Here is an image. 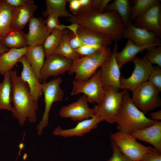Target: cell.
I'll use <instances>...</instances> for the list:
<instances>
[{"instance_id":"83f0119b","label":"cell","mask_w":161,"mask_h":161,"mask_svg":"<svg viewBox=\"0 0 161 161\" xmlns=\"http://www.w3.org/2000/svg\"><path fill=\"white\" fill-rule=\"evenodd\" d=\"M11 71L4 76L2 81L0 82V109L7 110L12 112L13 108L11 102Z\"/></svg>"},{"instance_id":"4fadbf2b","label":"cell","mask_w":161,"mask_h":161,"mask_svg":"<svg viewBox=\"0 0 161 161\" xmlns=\"http://www.w3.org/2000/svg\"><path fill=\"white\" fill-rule=\"evenodd\" d=\"M45 60L39 80L43 83L49 77L63 74L70 69L72 61L56 55L49 56Z\"/></svg>"},{"instance_id":"e575fe53","label":"cell","mask_w":161,"mask_h":161,"mask_svg":"<svg viewBox=\"0 0 161 161\" xmlns=\"http://www.w3.org/2000/svg\"><path fill=\"white\" fill-rule=\"evenodd\" d=\"M111 143L112 153L106 161H133L124 154L112 141L111 140Z\"/></svg>"},{"instance_id":"ac0fdd59","label":"cell","mask_w":161,"mask_h":161,"mask_svg":"<svg viewBox=\"0 0 161 161\" xmlns=\"http://www.w3.org/2000/svg\"><path fill=\"white\" fill-rule=\"evenodd\" d=\"M49 34L45 20L41 17H33L29 22V31L26 34L28 46H42Z\"/></svg>"},{"instance_id":"74e56055","label":"cell","mask_w":161,"mask_h":161,"mask_svg":"<svg viewBox=\"0 0 161 161\" xmlns=\"http://www.w3.org/2000/svg\"><path fill=\"white\" fill-rule=\"evenodd\" d=\"M139 161H161V152L153 148Z\"/></svg>"},{"instance_id":"44dd1931","label":"cell","mask_w":161,"mask_h":161,"mask_svg":"<svg viewBox=\"0 0 161 161\" xmlns=\"http://www.w3.org/2000/svg\"><path fill=\"white\" fill-rule=\"evenodd\" d=\"M77 34L83 45L108 46L112 41L103 34L79 26Z\"/></svg>"},{"instance_id":"3957f363","label":"cell","mask_w":161,"mask_h":161,"mask_svg":"<svg viewBox=\"0 0 161 161\" xmlns=\"http://www.w3.org/2000/svg\"><path fill=\"white\" fill-rule=\"evenodd\" d=\"M156 122L147 117L136 106L128 92L124 95L115 120L118 131L130 134Z\"/></svg>"},{"instance_id":"9c48e42d","label":"cell","mask_w":161,"mask_h":161,"mask_svg":"<svg viewBox=\"0 0 161 161\" xmlns=\"http://www.w3.org/2000/svg\"><path fill=\"white\" fill-rule=\"evenodd\" d=\"M132 92L133 103L145 114L160 106L159 92L148 81L141 84Z\"/></svg>"},{"instance_id":"ab89813d","label":"cell","mask_w":161,"mask_h":161,"mask_svg":"<svg viewBox=\"0 0 161 161\" xmlns=\"http://www.w3.org/2000/svg\"><path fill=\"white\" fill-rule=\"evenodd\" d=\"M69 4V7L70 11L74 16L78 14L80 8V5L79 0H67Z\"/></svg>"},{"instance_id":"7a4b0ae2","label":"cell","mask_w":161,"mask_h":161,"mask_svg":"<svg viewBox=\"0 0 161 161\" xmlns=\"http://www.w3.org/2000/svg\"><path fill=\"white\" fill-rule=\"evenodd\" d=\"M10 80L13 117L21 126H23L27 120L30 123H35L38 108V102L33 99L28 86L18 75L16 69L10 72Z\"/></svg>"},{"instance_id":"4dcf8cb0","label":"cell","mask_w":161,"mask_h":161,"mask_svg":"<svg viewBox=\"0 0 161 161\" xmlns=\"http://www.w3.org/2000/svg\"><path fill=\"white\" fill-rule=\"evenodd\" d=\"M65 30H54L46 38L42 45L46 58L53 54L60 44Z\"/></svg>"},{"instance_id":"484cf974","label":"cell","mask_w":161,"mask_h":161,"mask_svg":"<svg viewBox=\"0 0 161 161\" xmlns=\"http://www.w3.org/2000/svg\"><path fill=\"white\" fill-rule=\"evenodd\" d=\"M14 8L5 0H0V38L13 30L12 18Z\"/></svg>"},{"instance_id":"5bb4252c","label":"cell","mask_w":161,"mask_h":161,"mask_svg":"<svg viewBox=\"0 0 161 161\" xmlns=\"http://www.w3.org/2000/svg\"><path fill=\"white\" fill-rule=\"evenodd\" d=\"M123 37L130 40L134 44L140 46L161 45L160 38L155 33L134 26L130 21L125 29Z\"/></svg>"},{"instance_id":"1f68e13d","label":"cell","mask_w":161,"mask_h":161,"mask_svg":"<svg viewBox=\"0 0 161 161\" xmlns=\"http://www.w3.org/2000/svg\"><path fill=\"white\" fill-rule=\"evenodd\" d=\"M160 0H136L131 7L130 20L132 21L153 5L160 3Z\"/></svg>"},{"instance_id":"6da1fadb","label":"cell","mask_w":161,"mask_h":161,"mask_svg":"<svg viewBox=\"0 0 161 161\" xmlns=\"http://www.w3.org/2000/svg\"><path fill=\"white\" fill-rule=\"evenodd\" d=\"M68 21L79 27L103 34L116 43L123 38L125 28L118 14L112 11L100 13L91 10L69 18Z\"/></svg>"},{"instance_id":"8fae6325","label":"cell","mask_w":161,"mask_h":161,"mask_svg":"<svg viewBox=\"0 0 161 161\" xmlns=\"http://www.w3.org/2000/svg\"><path fill=\"white\" fill-rule=\"evenodd\" d=\"M117 51L118 46L116 43L115 42L111 55L100 67L104 90L112 89L118 92L120 88V68L115 58Z\"/></svg>"},{"instance_id":"e0dca14e","label":"cell","mask_w":161,"mask_h":161,"mask_svg":"<svg viewBox=\"0 0 161 161\" xmlns=\"http://www.w3.org/2000/svg\"><path fill=\"white\" fill-rule=\"evenodd\" d=\"M18 62L21 63L23 66L20 78L27 85L33 99L38 102L43 94L42 83L40 82L33 71L24 55L19 58Z\"/></svg>"},{"instance_id":"8992f818","label":"cell","mask_w":161,"mask_h":161,"mask_svg":"<svg viewBox=\"0 0 161 161\" xmlns=\"http://www.w3.org/2000/svg\"><path fill=\"white\" fill-rule=\"evenodd\" d=\"M104 92L100 69L87 80H74L71 95L83 94L86 97L88 103L98 104L103 100Z\"/></svg>"},{"instance_id":"ba28073f","label":"cell","mask_w":161,"mask_h":161,"mask_svg":"<svg viewBox=\"0 0 161 161\" xmlns=\"http://www.w3.org/2000/svg\"><path fill=\"white\" fill-rule=\"evenodd\" d=\"M110 139L124 154L133 161H139L153 148L138 142L131 134L119 131L112 134Z\"/></svg>"},{"instance_id":"603a6c76","label":"cell","mask_w":161,"mask_h":161,"mask_svg":"<svg viewBox=\"0 0 161 161\" xmlns=\"http://www.w3.org/2000/svg\"><path fill=\"white\" fill-rule=\"evenodd\" d=\"M27 47L9 49L7 52L0 55V74L4 76L12 70L18 62L19 58L25 55Z\"/></svg>"},{"instance_id":"d590c367","label":"cell","mask_w":161,"mask_h":161,"mask_svg":"<svg viewBox=\"0 0 161 161\" xmlns=\"http://www.w3.org/2000/svg\"><path fill=\"white\" fill-rule=\"evenodd\" d=\"M45 20L46 28L50 34L53 31L59 30L61 24L59 20V17L55 14H50L47 17Z\"/></svg>"},{"instance_id":"52a82bcc","label":"cell","mask_w":161,"mask_h":161,"mask_svg":"<svg viewBox=\"0 0 161 161\" xmlns=\"http://www.w3.org/2000/svg\"><path fill=\"white\" fill-rule=\"evenodd\" d=\"M127 92L126 90L120 92L112 89L105 90L103 100L93 108L95 115L100 117L109 123H115L123 96Z\"/></svg>"},{"instance_id":"836d02e7","label":"cell","mask_w":161,"mask_h":161,"mask_svg":"<svg viewBox=\"0 0 161 161\" xmlns=\"http://www.w3.org/2000/svg\"><path fill=\"white\" fill-rule=\"evenodd\" d=\"M159 92L161 91V69L158 66H154L148 81Z\"/></svg>"},{"instance_id":"ee69618b","label":"cell","mask_w":161,"mask_h":161,"mask_svg":"<svg viewBox=\"0 0 161 161\" xmlns=\"http://www.w3.org/2000/svg\"><path fill=\"white\" fill-rule=\"evenodd\" d=\"M9 49L3 46L0 42V55L7 52Z\"/></svg>"},{"instance_id":"d4e9b609","label":"cell","mask_w":161,"mask_h":161,"mask_svg":"<svg viewBox=\"0 0 161 161\" xmlns=\"http://www.w3.org/2000/svg\"><path fill=\"white\" fill-rule=\"evenodd\" d=\"M0 42L9 49H20L28 46L26 34L21 30H13L0 38Z\"/></svg>"},{"instance_id":"7402d4cb","label":"cell","mask_w":161,"mask_h":161,"mask_svg":"<svg viewBox=\"0 0 161 161\" xmlns=\"http://www.w3.org/2000/svg\"><path fill=\"white\" fill-rule=\"evenodd\" d=\"M24 55L39 80L40 72L44 64L45 58L42 46H27Z\"/></svg>"},{"instance_id":"8d00e7d4","label":"cell","mask_w":161,"mask_h":161,"mask_svg":"<svg viewBox=\"0 0 161 161\" xmlns=\"http://www.w3.org/2000/svg\"><path fill=\"white\" fill-rule=\"evenodd\" d=\"M101 47L99 45H83L75 50L80 56H84L94 53Z\"/></svg>"},{"instance_id":"f546056e","label":"cell","mask_w":161,"mask_h":161,"mask_svg":"<svg viewBox=\"0 0 161 161\" xmlns=\"http://www.w3.org/2000/svg\"><path fill=\"white\" fill-rule=\"evenodd\" d=\"M69 38V31L65 30L59 46L53 55H58L72 61L80 58V56L70 46Z\"/></svg>"},{"instance_id":"f35d334b","label":"cell","mask_w":161,"mask_h":161,"mask_svg":"<svg viewBox=\"0 0 161 161\" xmlns=\"http://www.w3.org/2000/svg\"><path fill=\"white\" fill-rule=\"evenodd\" d=\"M69 32L70 34L69 44L72 48L74 50H75L83 45L78 35H74L72 32L69 31Z\"/></svg>"},{"instance_id":"277c9868","label":"cell","mask_w":161,"mask_h":161,"mask_svg":"<svg viewBox=\"0 0 161 161\" xmlns=\"http://www.w3.org/2000/svg\"><path fill=\"white\" fill-rule=\"evenodd\" d=\"M112 52L108 46H102L94 53L72 61L69 74H75L74 80H88L97 71Z\"/></svg>"},{"instance_id":"2e32d148","label":"cell","mask_w":161,"mask_h":161,"mask_svg":"<svg viewBox=\"0 0 161 161\" xmlns=\"http://www.w3.org/2000/svg\"><path fill=\"white\" fill-rule=\"evenodd\" d=\"M103 121L100 117L95 115L92 117L78 122L75 126L72 128L63 129L60 126H58L54 129L52 134L55 136L64 138L81 137L97 128L99 124Z\"/></svg>"},{"instance_id":"b9f144b4","label":"cell","mask_w":161,"mask_h":161,"mask_svg":"<svg viewBox=\"0 0 161 161\" xmlns=\"http://www.w3.org/2000/svg\"><path fill=\"white\" fill-rule=\"evenodd\" d=\"M79 27V26L75 23H72L71 24L68 25H64V28L65 30L68 29L75 35H77V32Z\"/></svg>"},{"instance_id":"7c38bea8","label":"cell","mask_w":161,"mask_h":161,"mask_svg":"<svg viewBox=\"0 0 161 161\" xmlns=\"http://www.w3.org/2000/svg\"><path fill=\"white\" fill-rule=\"evenodd\" d=\"M86 97L83 95L77 100L68 105L61 107L59 116L63 118H69L75 121L79 122L94 117L95 115L93 108L88 104Z\"/></svg>"},{"instance_id":"30bf717a","label":"cell","mask_w":161,"mask_h":161,"mask_svg":"<svg viewBox=\"0 0 161 161\" xmlns=\"http://www.w3.org/2000/svg\"><path fill=\"white\" fill-rule=\"evenodd\" d=\"M132 62L134 65V69L128 78L121 77L120 88L132 92L141 84L148 81L154 66L145 56L141 58L136 57Z\"/></svg>"},{"instance_id":"ffe728a7","label":"cell","mask_w":161,"mask_h":161,"mask_svg":"<svg viewBox=\"0 0 161 161\" xmlns=\"http://www.w3.org/2000/svg\"><path fill=\"white\" fill-rule=\"evenodd\" d=\"M136 139L146 142L161 152V121L137 130L130 134Z\"/></svg>"},{"instance_id":"5b68a950","label":"cell","mask_w":161,"mask_h":161,"mask_svg":"<svg viewBox=\"0 0 161 161\" xmlns=\"http://www.w3.org/2000/svg\"><path fill=\"white\" fill-rule=\"evenodd\" d=\"M62 82V78L59 77L42 83L45 108L41 119L37 126V134L39 136L42 134L43 130L48 124L49 113L52 104L63 100L64 93L60 86Z\"/></svg>"},{"instance_id":"f1b7e54d","label":"cell","mask_w":161,"mask_h":161,"mask_svg":"<svg viewBox=\"0 0 161 161\" xmlns=\"http://www.w3.org/2000/svg\"><path fill=\"white\" fill-rule=\"evenodd\" d=\"M46 9L42 15L47 17L50 14H55L59 17H70L72 14L66 9L67 0H46Z\"/></svg>"},{"instance_id":"60d3db41","label":"cell","mask_w":161,"mask_h":161,"mask_svg":"<svg viewBox=\"0 0 161 161\" xmlns=\"http://www.w3.org/2000/svg\"><path fill=\"white\" fill-rule=\"evenodd\" d=\"M5 1L8 4L15 8L24 5L29 0H5Z\"/></svg>"},{"instance_id":"9a60e30c","label":"cell","mask_w":161,"mask_h":161,"mask_svg":"<svg viewBox=\"0 0 161 161\" xmlns=\"http://www.w3.org/2000/svg\"><path fill=\"white\" fill-rule=\"evenodd\" d=\"M133 25L155 33L161 38V4H156L134 20Z\"/></svg>"},{"instance_id":"7bdbcfd3","label":"cell","mask_w":161,"mask_h":161,"mask_svg":"<svg viewBox=\"0 0 161 161\" xmlns=\"http://www.w3.org/2000/svg\"><path fill=\"white\" fill-rule=\"evenodd\" d=\"M149 118L154 121H160L161 120V110L151 112L149 114Z\"/></svg>"},{"instance_id":"d6a6232c","label":"cell","mask_w":161,"mask_h":161,"mask_svg":"<svg viewBox=\"0 0 161 161\" xmlns=\"http://www.w3.org/2000/svg\"><path fill=\"white\" fill-rule=\"evenodd\" d=\"M147 52L145 57L151 64L157 65L161 67V47L153 46L146 49Z\"/></svg>"},{"instance_id":"cb8c5ba5","label":"cell","mask_w":161,"mask_h":161,"mask_svg":"<svg viewBox=\"0 0 161 161\" xmlns=\"http://www.w3.org/2000/svg\"><path fill=\"white\" fill-rule=\"evenodd\" d=\"M153 46H138L130 40L128 39L123 49L120 52L117 51L116 53L115 58L120 68H121L126 63L132 61L138 53Z\"/></svg>"},{"instance_id":"4316f807","label":"cell","mask_w":161,"mask_h":161,"mask_svg":"<svg viewBox=\"0 0 161 161\" xmlns=\"http://www.w3.org/2000/svg\"><path fill=\"white\" fill-rule=\"evenodd\" d=\"M131 9L129 1L114 0L108 4L105 10L115 11L120 17L125 29L130 21Z\"/></svg>"},{"instance_id":"d6986e66","label":"cell","mask_w":161,"mask_h":161,"mask_svg":"<svg viewBox=\"0 0 161 161\" xmlns=\"http://www.w3.org/2000/svg\"><path fill=\"white\" fill-rule=\"evenodd\" d=\"M38 7L32 0L29 1L24 5L14 8L12 13L13 30H21L33 17Z\"/></svg>"}]
</instances>
